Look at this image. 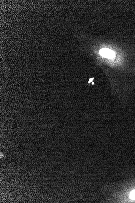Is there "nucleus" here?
<instances>
[{"instance_id":"1","label":"nucleus","mask_w":135,"mask_h":203,"mask_svg":"<svg viewBox=\"0 0 135 203\" xmlns=\"http://www.w3.org/2000/svg\"><path fill=\"white\" fill-rule=\"evenodd\" d=\"M100 54L102 57L107 59H113L115 57V53L112 50L106 48L101 49Z\"/></svg>"},{"instance_id":"2","label":"nucleus","mask_w":135,"mask_h":203,"mask_svg":"<svg viewBox=\"0 0 135 203\" xmlns=\"http://www.w3.org/2000/svg\"><path fill=\"white\" fill-rule=\"evenodd\" d=\"M130 198L132 200H135V190L132 191L131 193Z\"/></svg>"}]
</instances>
